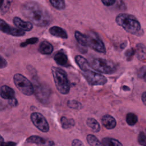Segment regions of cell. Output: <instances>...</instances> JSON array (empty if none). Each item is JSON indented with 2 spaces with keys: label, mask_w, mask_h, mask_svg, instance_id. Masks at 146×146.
Returning a JSON list of instances; mask_svg holds the SVG:
<instances>
[{
  "label": "cell",
  "mask_w": 146,
  "mask_h": 146,
  "mask_svg": "<svg viewBox=\"0 0 146 146\" xmlns=\"http://www.w3.org/2000/svg\"><path fill=\"white\" fill-rule=\"evenodd\" d=\"M21 12L24 17L37 26H47L52 21L48 11L36 1L25 2L21 7Z\"/></svg>",
  "instance_id": "cell-1"
},
{
  "label": "cell",
  "mask_w": 146,
  "mask_h": 146,
  "mask_svg": "<svg viewBox=\"0 0 146 146\" xmlns=\"http://www.w3.org/2000/svg\"><path fill=\"white\" fill-rule=\"evenodd\" d=\"M116 23L122 27L127 32L137 35L141 31V25L133 15L128 13H120L115 18Z\"/></svg>",
  "instance_id": "cell-2"
},
{
  "label": "cell",
  "mask_w": 146,
  "mask_h": 146,
  "mask_svg": "<svg viewBox=\"0 0 146 146\" xmlns=\"http://www.w3.org/2000/svg\"><path fill=\"white\" fill-rule=\"evenodd\" d=\"M52 76L56 88L62 94L69 92L70 84L65 72L60 68L52 67L51 68Z\"/></svg>",
  "instance_id": "cell-3"
},
{
  "label": "cell",
  "mask_w": 146,
  "mask_h": 146,
  "mask_svg": "<svg viewBox=\"0 0 146 146\" xmlns=\"http://www.w3.org/2000/svg\"><path fill=\"white\" fill-rule=\"evenodd\" d=\"M89 64L94 70L107 74L115 72L117 69L115 63L109 59L101 58H92L89 60Z\"/></svg>",
  "instance_id": "cell-4"
},
{
  "label": "cell",
  "mask_w": 146,
  "mask_h": 146,
  "mask_svg": "<svg viewBox=\"0 0 146 146\" xmlns=\"http://www.w3.org/2000/svg\"><path fill=\"white\" fill-rule=\"evenodd\" d=\"M13 80L16 87L24 95L30 96L34 93L33 84L23 75L16 74L14 76Z\"/></svg>",
  "instance_id": "cell-5"
},
{
  "label": "cell",
  "mask_w": 146,
  "mask_h": 146,
  "mask_svg": "<svg viewBox=\"0 0 146 146\" xmlns=\"http://www.w3.org/2000/svg\"><path fill=\"white\" fill-rule=\"evenodd\" d=\"M85 35V43L87 46L97 52L103 54L106 52L105 45L96 33L91 32Z\"/></svg>",
  "instance_id": "cell-6"
},
{
  "label": "cell",
  "mask_w": 146,
  "mask_h": 146,
  "mask_svg": "<svg viewBox=\"0 0 146 146\" xmlns=\"http://www.w3.org/2000/svg\"><path fill=\"white\" fill-rule=\"evenodd\" d=\"M82 75L88 83L91 86L104 85L107 82V79L104 75L90 70L83 71Z\"/></svg>",
  "instance_id": "cell-7"
},
{
  "label": "cell",
  "mask_w": 146,
  "mask_h": 146,
  "mask_svg": "<svg viewBox=\"0 0 146 146\" xmlns=\"http://www.w3.org/2000/svg\"><path fill=\"white\" fill-rule=\"evenodd\" d=\"M34 93L36 98L42 103H45L50 98L51 91L50 88L45 84L39 83H35L33 84Z\"/></svg>",
  "instance_id": "cell-8"
},
{
  "label": "cell",
  "mask_w": 146,
  "mask_h": 146,
  "mask_svg": "<svg viewBox=\"0 0 146 146\" xmlns=\"http://www.w3.org/2000/svg\"><path fill=\"white\" fill-rule=\"evenodd\" d=\"M31 120L33 124L43 132L49 131V125L45 117L39 112H33L31 115Z\"/></svg>",
  "instance_id": "cell-9"
},
{
  "label": "cell",
  "mask_w": 146,
  "mask_h": 146,
  "mask_svg": "<svg viewBox=\"0 0 146 146\" xmlns=\"http://www.w3.org/2000/svg\"><path fill=\"white\" fill-rule=\"evenodd\" d=\"M0 31L13 36H20L24 35L25 31L18 27L10 26L4 20L0 18Z\"/></svg>",
  "instance_id": "cell-10"
},
{
  "label": "cell",
  "mask_w": 146,
  "mask_h": 146,
  "mask_svg": "<svg viewBox=\"0 0 146 146\" xmlns=\"http://www.w3.org/2000/svg\"><path fill=\"white\" fill-rule=\"evenodd\" d=\"M14 24L19 29H21L25 31H29L32 30L33 25L31 22L24 21L18 17H15L13 18Z\"/></svg>",
  "instance_id": "cell-11"
},
{
  "label": "cell",
  "mask_w": 146,
  "mask_h": 146,
  "mask_svg": "<svg viewBox=\"0 0 146 146\" xmlns=\"http://www.w3.org/2000/svg\"><path fill=\"white\" fill-rule=\"evenodd\" d=\"M54 60L57 64L62 66L67 67L70 65L67 55L62 50L59 51L55 54L54 55Z\"/></svg>",
  "instance_id": "cell-12"
},
{
  "label": "cell",
  "mask_w": 146,
  "mask_h": 146,
  "mask_svg": "<svg viewBox=\"0 0 146 146\" xmlns=\"http://www.w3.org/2000/svg\"><path fill=\"white\" fill-rule=\"evenodd\" d=\"M101 122L103 125L107 129H112L116 125L115 119L110 115H104L101 119Z\"/></svg>",
  "instance_id": "cell-13"
},
{
  "label": "cell",
  "mask_w": 146,
  "mask_h": 146,
  "mask_svg": "<svg viewBox=\"0 0 146 146\" xmlns=\"http://www.w3.org/2000/svg\"><path fill=\"white\" fill-rule=\"evenodd\" d=\"M0 95L2 98L8 100L15 98V92L14 90L6 85L2 86L1 87Z\"/></svg>",
  "instance_id": "cell-14"
},
{
  "label": "cell",
  "mask_w": 146,
  "mask_h": 146,
  "mask_svg": "<svg viewBox=\"0 0 146 146\" xmlns=\"http://www.w3.org/2000/svg\"><path fill=\"white\" fill-rule=\"evenodd\" d=\"M50 33L56 37L66 39L68 37L66 31L62 28L58 26H52L49 29Z\"/></svg>",
  "instance_id": "cell-15"
},
{
  "label": "cell",
  "mask_w": 146,
  "mask_h": 146,
  "mask_svg": "<svg viewBox=\"0 0 146 146\" xmlns=\"http://www.w3.org/2000/svg\"><path fill=\"white\" fill-rule=\"evenodd\" d=\"M136 54L137 58L141 61H146V47L141 43H137L136 46Z\"/></svg>",
  "instance_id": "cell-16"
},
{
  "label": "cell",
  "mask_w": 146,
  "mask_h": 146,
  "mask_svg": "<svg viewBox=\"0 0 146 146\" xmlns=\"http://www.w3.org/2000/svg\"><path fill=\"white\" fill-rule=\"evenodd\" d=\"M38 50L41 54L48 55L52 52L53 46L50 43L47 41H43L40 44Z\"/></svg>",
  "instance_id": "cell-17"
},
{
  "label": "cell",
  "mask_w": 146,
  "mask_h": 146,
  "mask_svg": "<svg viewBox=\"0 0 146 146\" xmlns=\"http://www.w3.org/2000/svg\"><path fill=\"white\" fill-rule=\"evenodd\" d=\"M75 59L77 64L82 71L89 70L90 66L89 64V62L86 59L81 55H76Z\"/></svg>",
  "instance_id": "cell-18"
},
{
  "label": "cell",
  "mask_w": 146,
  "mask_h": 146,
  "mask_svg": "<svg viewBox=\"0 0 146 146\" xmlns=\"http://www.w3.org/2000/svg\"><path fill=\"white\" fill-rule=\"evenodd\" d=\"M87 125L94 132H98L100 130V125L98 121L94 118H88L87 121Z\"/></svg>",
  "instance_id": "cell-19"
},
{
  "label": "cell",
  "mask_w": 146,
  "mask_h": 146,
  "mask_svg": "<svg viewBox=\"0 0 146 146\" xmlns=\"http://www.w3.org/2000/svg\"><path fill=\"white\" fill-rule=\"evenodd\" d=\"M26 142L29 143L35 144L36 145H48V144L46 143L47 141L45 139L38 136H31L29 137V138L27 139Z\"/></svg>",
  "instance_id": "cell-20"
},
{
  "label": "cell",
  "mask_w": 146,
  "mask_h": 146,
  "mask_svg": "<svg viewBox=\"0 0 146 146\" xmlns=\"http://www.w3.org/2000/svg\"><path fill=\"white\" fill-rule=\"evenodd\" d=\"M102 145L104 146H121L122 144L117 140L113 138L104 137L102 140Z\"/></svg>",
  "instance_id": "cell-21"
},
{
  "label": "cell",
  "mask_w": 146,
  "mask_h": 146,
  "mask_svg": "<svg viewBox=\"0 0 146 146\" xmlns=\"http://www.w3.org/2000/svg\"><path fill=\"white\" fill-rule=\"evenodd\" d=\"M62 127L64 129H68L73 127L75 124V121L72 119L67 118L65 116H63L60 119Z\"/></svg>",
  "instance_id": "cell-22"
},
{
  "label": "cell",
  "mask_w": 146,
  "mask_h": 146,
  "mask_svg": "<svg viewBox=\"0 0 146 146\" xmlns=\"http://www.w3.org/2000/svg\"><path fill=\"white\" fill-rule=\"evenodd\" d=\"M137 116L133 113H128L126 115V122L131 126L135 125L137 122Z\"/></svg>",
  "instance_id": "cell-23"
},
{
  "label": "cell",
  "mask_w": 146,
  "mask_h": 146,
  "mask_svg": "<svg viewBox=\"0 0 146 146\" xmlns=\"http://www.w3.org/2000/svg\"><path fill=\"white\" fill-rule=\"evenodd\" d=\"M87 143L92 146H96V145H101L102 143L99 140V139L94 135L89 134L86 137Z\"/></svg>",
  "instance_id": "cell-24"
},
{
  "label": "cell",
  "mask_w": 146,
  "mask_h": 146,
  "mask_svg": "<svg viewBox=\"0 0 146 146\" xmlns=\"http://www.w3.org/2000/svg\"><path fill=\"white\" fill-rule=\"evenodd\" d=\"M51 5L58 10H63L66 7L64 0H49Z\"/></svg>",
  "instance_id": "cell-25"
},
{
  "label": "cell",
  "mask_w": 146,
  "mask_h": 146,
  "mask_svg": "<svg viewBox=\"0 0 146 146\" xmlns=\"http://www.w3.org/2000/svg\"><path fill=\"white\" fill-rule=\"evenodd\" d=\"M13 0H4L3 4L1 8V13L2 14H5L9 10Z\"/></svg>",
  "instance_id": "cell-26"
},
{
  "label": "cell",
  "mask_w": 146,
  "mask_h": 146,
  "mask_svg": "<svg viewBox=\"0 0 146 146\" xmlns=\"http://www.w3.org/2000/svg\"><path fill=\"white\" fill-rule=\"evenodd\" d=\"M67 105L69 107L73 109H80L82 108V104L80 102L75 100H70L67 102Z\"/></svg>",
  "instance_id": "cell-27"
},
{
  "label": "cell",
  "mask_w": 146,
  "mask_h": 146,
  "mask_svg": "<svg viewBox=\"0 0 146 146\" xmlns=\"http://www.w3.org/2000/svg\"><path fill=\"white\" fill-rule=\"evenodd\" d=\"M137 74L139 78L142 79L146 82V66H143L140 67L138 70Z\"/></svg>",
  "instance_id": "cell-28"
},
{
  "label": "cell",
  "mask_w": 146,
  "mask_h": 146,
  "mask_svg": "<svg viewBox=\"0 0 146 146\" xmlns=\"http://www.w3.org/2000/svg\"><path fill=\"white\" fill-rule=\"evenodd\" d=\"M137 140L140 145L146 146V135L143 132H141L139 134Z\"/></svg>",
  "instance_id": "cell-29"
},
{
  "label": "cell",
  "mask_w": 146,
  "mask_h": 146,
  "mask_svg": "<svg viewBox=\"0 0 146 146\" xmlns=\"http://www.w3.org/2000/svg\"><path fill=\"white\" fill-rule=\"evenodd\" d=\"M135 53H136V50L134 48H131L128 49L125 52V56L126 57L127 60H131Z\"/></svg>",
  "instance_id": "cell-30"
},
{
  "label": "cell",
  "mask_w": 146,
  "mask_h": 146,
  "mask_svg": "<svg viewBox=\"0 0 146 146\" xmlns=\"http://www.w3.org/2000/svg\"><path fill=\"white\" fill-rule=\"evenodd\" d=\"M38 39L37 38H35V37L31 38H29V39H27V40H26L25 42L21 43L20 46H21V47H25L29 44H34L38 42Z\"/></svg>",
  "instance_id": "cell-31"
},
{
  "label": "cell",
  "mask_w": 146,
  "mask_h": 146,
  "mask_svg": "<svg viewBox=\"0 0 146 146\" xmlns=\"http://www.w3.org/2000/svg\"><path fill=\"white\" fill-rule=\"evenodd\" d=\"M78 47L79 51L80 52L83 53V54L86 53V52H87V46H86V45L78 43Z\"/></svg>",
  "instance_id": "cell-32"
},
{
  "label": "cell",
  "mask_w": 146,
  "mask_h": 146,
  "mask_svg": "<svg viewBox=\"0 0 146 146\" xmlns=\"http://www.w3.org/2000/svg\"><path fill=\"white\" fill-rule=\"evenodd\" d=\"M116 0H101L103 4L106 6H110L113 5Z\"/></svg>",
  "instance_id": "cell-33"
},
{
  "label": "cell",
  "mask_w": 146,
  "mask_h": 146,
  "mask_svg": "<svg viewBox=\"0 0 146 146\" xmlns=\"http://www.w3.org/2000/svg\"><path fill=\"white\" fill-rule=\"evenodd\" d=\"M7 65V61L0 55V68H3Z\"/></svg>",
  "instance_id": "cell-34"
},
{
  "label": "cell",
  "mask_w": 146,
  "mask_h": 146,
  "mask_svg": "<svg viewBox=\"0 0 146 146\" xmlns=\"http://www.w3.org/2000/svg\"><path fill=\"white\" fill-rule=\"evenodd\" d=\"M83 143L82 141H81L80 140L78 139H74L72 142V145L74 146H80V145H83Z\"/></svg>",
  "instance_id": "cell-35"
},
{
  "label": "cell",
  "mask_w": 146,
  "mask_h": 146,
  "mask_svg": "<svg viewBox=\"0 0 146 146\" xmlns=\"http://www.w3.org/2000/svg\"><path fill=\"white\" fill-rule=\"evenodd\" d=\"M9 103L10 105H11L12 106H15L17 105V103H18L17 100L15 98H14L13 99H9Z\"/></svg>",
  "instance_id": "cell-36"
},
{
  "label": "cell",
  "mask_w": 146,
  "mask_h": 146,
  "mask_svg": "<svg viewBox=\"0 0 146 146\" xmlns=\"http://www.w3.org/2000/svg\"><path fill=\"white\" fill-rule=\"evenodd\" d=\"M141 100L143 104L146 106V91L144 92L141 95Z\"/></svg>",
  "instance_id": "cell-37"
},
{
  "label": "cell",
  "mask_w": 146,
  "mask_h": 146,
  "mask_svg": "<svg viewBox=\"0 0 146 146\" xmlns=\"http://www.w3.org/2000/svg\"><path fill=\"white\" fill-rule=\"evenodd\" d=\"M16 145V143H13V142H8V143H4L3 144V145L2 146H7V145Z\"/></svg>",
  "instance_id": "cell-38"
},
{
  "label": "cell",
  "mask_w": 146,
  "mask_h": 146,
  "mask_svg": "<svg viewBox=\"0 0 146 146\" xmlns=\"http://www.w3.org/2000/svg\"><path fill=\"white\" fill-rule=\"evenodd\" d=\"M4 140L3 139V137L0 135V146H2L3 144L4 143Z\"/></svg>",
  "instance_id": "cell-39"
},
{
  "label": "cell",
  "mask_w": 146,
  "mask_h": 146,
  "mask_svg": "<svg viewBox=\"0 0 146 146\" xmlns=\"http://www.w3.org/2000/svg\"><path fill=\"white\" fill-rule=\"evenodd\" d=\"M123 89L124 91H127V90H129V88L127 86H123Z\"/></svg>",
  "instance_id": "cell-40"
},
{
  "label": "cell",
  "mask_w": 146,
  "mask_h": 146,
  "mask_svg": "<svg viewBox=\"0 0 146 146\" xmlns=\"http://www.w3.org/2000/svg\"><path fill=\"white\" fill-rule=\"evenodd\" d=\"M3 2H4V0H0V9L2 6V5L3 4Z\"/></svg>",
  "instance_id": "cell-41"
},
{
  "label": "cell",
  "mask_w": 146,
  "mask_h": 146,
  "mask_svg": "<svg viewBox=\"0 0 146 146\" xmlns=\"http://www.w3.org/2000/svg\"><path fill=\"white\" fill-rule=\"evenodd\" d=\"M145 131H146V129H145Z\"/></svg>",
  "instance_id": "cell-42"
}]
</instances>
